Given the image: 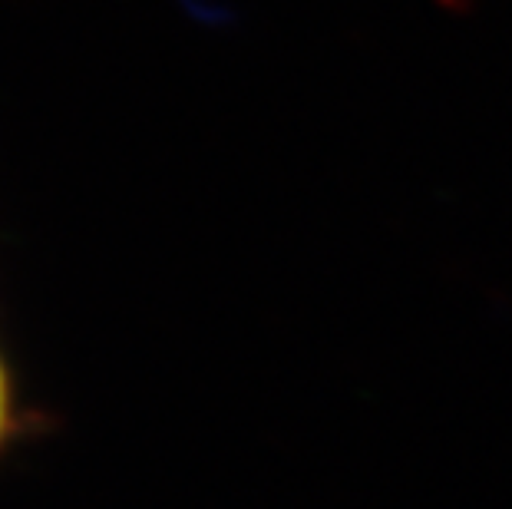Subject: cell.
<instances>
[{"instance_id":"obj_1","label":"cell","mask_w":512,"mask_h":509,"mask_svg":"<svg viewBox=\"0 0 512 509\" xmlns=\"http://www.w3.org/2000/svg\"><path fill=\"white\" fill-rule=\"evenodd\" d=\"M20 430H24V407H20L14 367H10V357L0 344V457L17 443Z\"/></svg>"}]
</instances>
